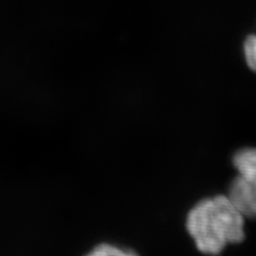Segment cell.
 I'll return each mask as SVG.
<instances>
[{"label": "cell", "mask_w": 256, "mask_h": 256, "mask_svg": "<svg viewBox=\"0 0 256 256\" xmlns=\"http://www.w3.org/2000/svg\"><path fill=\"white\" fill-rule=\"evenodd\" d=\"M244 56L249 68L256 72V36H248L244 42Z\"/></svg>", "instance_id": "obj_4"}, {"label": "cell", "mask_w": 256, "mask_h": 256, "mask_svg": "<svg viewBox=\"0 0 256 256\" xmlns=\"http://www.w3.org/2000/svg\"><path fill=\"white\" fill-rule=\"evenodd\" d=\"M228 196L244 218L256 219V172L237 174Z\"/></svg>", "instance_id": "obj_2"}, {"label": "cell", "mask_w": 256, "mask_h": 256, "mask_svg": "<svg viewBox=\"0 0 256 256\" xmlns=\"http://www.w3.org/2000/svg\"><path fill=\"white\" fill-rule=\"evenodd\" d=\"M84 256H139L138 253L130 249V248L122 246L120 244L111 242H102L93 246L90 251H88Z\"/></svg>", "instance_id": "obj_3"}, {"label": "cell", "mask_w": 256, "mask_h": 256, "mask_svg": "<svg viewBox=\"0 0 256 256\" xmlns=\"http://www.w3.org/2000/svg\"><path fill=\"white\" fill-rule=\"evenodd\" d=\"M246 218L228 196L205 198L191 208L186 228L196 249L206 255H219L230 244L244 242Z\"/></svg>", "instance_id": "obj_1"}]
</instances>
